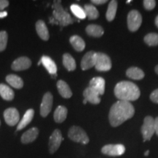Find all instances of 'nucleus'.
I'll return each instance as SVG.
<instances>
[{"label": "nucleus", "instance_id": "f257e3e1", "mask_svg": "<svg viewBox=\"0 0 158 158\" xmlns=\"http://www.w3.org/2000/svg\"><path fill=\"white\" fill-rule=\"evenodd\" d=\"M135 114V108L130 102L118 100L110 108L109 122L112 127H118L132 118Z\"/></svg>", "mask_w": 158, "mask_h": 158}, {"label": "nucleus", "instance_id": "f03ea898", "mask_svg": "<svg viewBox=\"0 0 158 158\" xmlns=\"http://www.w3.org/2000/svg\"><path fill=\"white\" fill-rule=\"evenodd\" d=\"M114 94L118 100L130 102L138 99L141 92L137 85L133 82L121 81L116 85Z\"/></svg>", "mask_w": 158, "mask_h": 158}, {"label": "nucleus", "instance_id": "7ed1b4c3", "mask_svg": "<svg viewBox=\"0 0 158 158\" xmlns=\"http://www.w3.org/2000/svg\"><path fill=\"white\" fill-rule=\"evenodd\" d=\"M53 7L54 10L53 13V19L50 20L51 23H56L62 27H66L73 23V20L70 15L62 7L61 1H54Z\"/></svg>", "mask_w": 158, "mask_h": 158}, {"label": "nucleus", "instance_id": "20e7f679", "mask_svg": "<svg viewBox=\"0 0 158 158\" xmlns=\"http://www.w3.org/2000/svg\"><path fill=\"white\" fill-rule=\"evenodd\" d=\"M68 138L71 141L82 144H87L89 142V138L85 130L78 126H73L70 128Z\"/></svg>", "mask_w": 158, "mask_h": 158}, {"label": "nucleus", "instance_id": "39448f33", "mask_svg": "<svg viewBox=\"0 0 158 158\" xmlns=\"http://www.w3.org/2000/svg\"><path fill=\"white\" fill-rule=\"evenodd\" d=\"M141 133L143 138V141H149L155 133V119L152 116H148L143 120V124L141 127Z\"/></svg>", "mask_w": 158, "mask_h": 158}, {"label": "nucleus", "instance_id": "423d86ee", "mask_svg": "<svg viewBox=\"0 0 158 158\" xmlns=\"http://www.w3.org/2000/svg\"><path fill=\"white\" fill-rule=\"evenodd\" d=\"M142 23V16L138 10H131L127 15L128 29L131 31H137L141 27Z\"/></svg>", "mask_w": 158, "mask_h": 158}, {"label": "nucleus", "instance_id": "0eeeda50", "mask_svg": "<svg viewBox=\"0 0 158 158\" xmlns=\"http://www.w3.org/2000/svg\"><path fill=\"white\" fill-rule=\"evenodd\" d=\"M112 64L110 57L103 53H97L95 62L96 70L98 71H108L111 68Z\"/></svg>", "mask_w": 158, "mask_h": 158}, {"label": "nucleus", "instance_id": "6e6552de", "mask_svg": "<svg viewBox=\"0 0 158 158\" xmlns=\"http://www.w3.org/2000/svg\"><path fill=\"white\" fill-rule=\"evenodd\" d=\"M63 141L62 135L61 131L59 129H56L53 132L49 138L48 149L50 154H54L58 150L60 147L62 141Z\"/></svg>", "mask_w": 158, "mask_h": 158}, {"label": "nucleus", "instance_id": "1a4fd4ad", "mask_svg": "<svg viewBox=\"0 0 158 158\" xmlns=\"http://www.w3.org/2000/svg\"><path fill=\"white\" fill-rule=\"evenodd\" d=\"M125 152V147L122 144H108L102 148L101 152L108 156H121Z\"/></svg>", "mask_w": 158, "mask_h": 158}, {"label": "nucleus", "instance_id": "9d476101", "mask_svg": "<svg viewBox=\"0 0 158 158\" xmlns=\"http://www.w3.org/2000/svg\"><path fill=\"white\" fill-rule=\"evenodd\" d=\"M53 106V95L51 92H46L43 96L42 102L40 105V115L43 117H46L52 109Z\"/></svg>", "mask_w": 158, "mask_h": 158}, {"label": "nucleus", "instance_id": "9b49d317", "mask_svg": "<svg viewBox=\"0 0 158 158\" xmlns=\"http://www.w3.org/2000/svg\"><path fill=\"white\" fill-rule=\"evenodd\" d=\"M5 122L9 126H15L19 123L20 119L19 112L16 108H9L4 111Z\"/></svg>", "mask_w": 158, "mask_h": 158}, {"label": "nucleus", "instance_id": "f8f14e48", "mask_svg": "<svg viewBox=\"0 0 158 158\" xmlns=\"http://www.w3.org/2000/svg\"><path fill=\"white\" fill-rule=\"evenodd\" d=\"M97 59V52L89 51L83 56L81 62V67L83 70H86L93 68L95 65Z\"/></svg>", "mask_w": 158, "mask_h": 158}, {"label": "nucleus", "instance_id": "ddd939ff", "mask_svg": "<svg viewBox=\"0 0 158 158\" xmlns=\"http://www.w3.org/2000/svg\"><path fill=\"white\" fill-rule=\"evenodd\" d=\"M31 65V61L27 56H21L15 59L11 65L12 70L21 71L29 69Z\"/></svg>", "mask_w": 158, "mask_h": 158}, {"label": "nucleus", "instance_id": "4468645a", "mask_svg": "<svg viewBox=\"0 0 158 158\" xmlns=\"http://www.w3.org/2000/svg\"><path fill=\"white\" fill-rule=\"evenodd\" d=\"M39 135V130L37 127H32L26 131L21 136V141L23 144H28L32 143L37 139Z\"/></svg>", "mask_w": 158, "mask_h": 158}, {"label": "nucleus", "instance_id": "2eb2a0df", "mask_svg": "<svg viewBox=\"0 0 158 158\" xmlns=\"http://www.w3.org/2000/svg\"><path fill=\"white\" fill-rule=\"evenodd\" d=\"M105 86L106 81L101 77H95L93 78L89 82V87L96 91L100 95H102L105 92Z\"/></svg>", "mask_w": 158, "mask_h": 158}, {"label": "nucleus", "instance_id": "dca6fc26", "mask_svg": "<svg viewBox=\"0 0 158 158\" xmlns=\"http://www.w3.org/2000/svg\"><path fill=\"white\" fill-rule=\"evenodd\" d=\"M83 94H84L85 100H87V102H89L90 103L97 105L100 102V94L89 86L85 89Z\"/></svg>", "mask_w": 158, "mask_h": 158}, {"label": "nucleus", "instance_id": "f3484780", "mask_svg": "<svg viewBox=\"0 0 158 158\" xmlns=\"http://www.w3.org/2000/svg\"><path fill=\"white\" fill-rule=\"evenodd\" d=\"M35 28L38 36L40 37L43 40L47 41L48 40L50 35H49L48 29L47 28L46 24L43 20H39L37 21L36 25H35Z\"/></svg>", "mask_w": 158, "mask_h": 158}, {"label": "nucleus", "instance_id": "a211bd4d", "mask_svg": "<svg viewBox=\"0 0 158 158\" xmlns=\"http://www.w3.org/2000/svg\"><path fill=\"white\" fill-rule=\"evenodd\" d=\"M35 115V110L33 109H29L26 111V113L23 115L22 119L19 122V123L18 124L16 131H19V130H23V128L27 127L28 124L31 122V120L33 119Z\"/></svg>", "mask_w": 158, "mask_h": 158}, {"label": "nucleus", "instance_id": "6ab92c4d", "mask_svg": "<svg viewBox=\"0 0 158 158\" xmlns=\"http://www.w3.org/2000/svg\"><path fill=\"white\" fill-rule=\"evenodd\" d=\"M41 62L45 67V68L48 70L51 75H56L57 72V67L56 63L54 62L52 59L49 56H43L41 58Z\"/></svg>", "mask_w": 158, "mask_h": 158}, {"label": "nucleus", "instance_id": "aec40b11", "mask_svg": "<svg viewBox=\"0 0 158 158\" xmlns=\"http://www.w3.org/2000/svg\"><path fill=\"white\" fill-rule=\"evenodd\" d=\"M57 89H58L59 93L64 98H70L73 95L72 91H71L70 86L66 82L62 80H59L57 82Z\"/></svg>", "mask_w": 158, "mask_h": 158}, {"label": "nucleus", "instance_id": "412c9836", "mask_svg": "<svg viewBox=\"0 0 158 158\" xmlns=\"http://www.w3.org/2000/svg\"><path fill=\"white\" fill-rule=\"evenodd\" d=\"M0 96L7 101H11L15 97V93L10 87L4 84H0Z\"/></svg>", "mask_w": 158, "mask_h": 158}, {"label": "nucleus", "instance_id": "4be33fe9", "mask_svg": "<svg viewBox=\"0 0 158 158\" xmlns=\"http://www.w3.org/2000/svg\"><path fill=\"white\" fill-rule=\"evenodd\" d=\"M68 115V109L66 107L59 106L56 108L54 114V118L57 123H62L66 119Z\"/></svg>", "mask_w": 158, "mask_h": 158}, {"label": "nucleus", "instance_id": "5701e85b", "mask_svg": "<svg viewBox=\"0 0 158 158\" xmlns=\"http://www.w3.org/2000/svg\"><path fill=\"white\" fill-rule=\"evenodd\" d=\"M86 31L88 35L94 37H100L104 34V30L100 26L90 24L86 27Z\"/></svg>", "mask_w": 158, "mask_h": 158}, {"label": "nucleus", "instance_id": "b1692460", "mask_svg": "<svg viewBox=\"0 0 158 158\" xmlns=\"http://www.w3.org/2000/svg\"><path fill=\"white\" fill-rule=\"evenodd\" d=\"M6 81L11 86L18 89H21L23 86V80L19 76H16V75H8V76L6 77Z\"/></svg>", "mask_w": 158, "mask_h": 158}, {"label": "nucleus", "instance_id": "393cba45", "mask_svg": "<svg viewBox=\"0 0 158 158\" xmlns=\"http://www.w3.org/2000/svg\"><path fill=\"white\" fill-rule=\"evenodd\" d=\"M70 42L73 48L77 51H84L85 46H86L84 40L78 35H73L70 38Z\"/></svg>", "mask_w": 158, "mask_h": 158}, {"label": "nucleus", "instance_id": "a878e982", "mask_svg": "<svg viewBox=\"0 0 158 158\" xmlns=\"http://www.w3.org/2000/svg\"><path fill=\"white\" fill-rule=\"evenodd\" d=\"M126 75L130 78L134 79V80H141V79H143L145 76L143 70L135 67L128 69L126 72Z\"/></svg>", "mask_w": 158, "mask_h": 158}, {"label": "nucleus", "instance_id": "bb28decb", "mask_svg": "<svg viewBox=\"0 0 158 158\" xmlns=\"http://www.w3.org/2000/svg\"><path fill=\"white\" fill-rule=\"evenodd\" d=\"M63 64L68 71H73L76 68V63L73 57L69 54L63 55Z\"/></svg>", "mask_w": 158, "mask_h": 158}, {"label": "nucleus", "instance_id": "cd10ccee", "mask_svg": "<svg viewBox=\"0 0 158 158\" xmlns=\"http://www.w3.org/2000/svg\"><path fill=\"white\" fill-rule=\"evenodd\" d=\"M118 3L115 0H112L108 5L107 12H106V19L108 21H112L116 16V10H117Z\"/></svg>", "mask_w": 158, "mask_h": 158}, {"label": "nucleus", "instance_id": "c85d7f7f", "mask_svg": "<svg viewBox=\"0 0 158 158\" xmlns=\"http://www.w3.org/2000/svg\"><path fill=\"white\" fill-rule=\"evenodd\" d=\"M84 11L86 13V17H88L89 19L94 20L97 19L99 16V12L94 5H85L84 6Z\"/></svg>", "mask_w": 158, "mask_h": 158}, {"label": "nucleus", "instance_id": "c756f323", "mask_svg": "<svg viewBox=\"0 0 158 158\" xmlns=\"http://www.w3.org/2000/svg\"><path fill=\"white\" fill-rule=\"evenodd\" d=\"M70 10L72 11V13L75 15V16L78 18L79 19H86V15L85 13L84 9L82 8L81 6L76 4H73L70 6Z\"/></svg>", "mask_w": 158, "mask_h": 158}, {"label": "nucleus", "instance_id": "7c9ffc66", "mask_svg": "<svg viewBox=\"0 0 158 158\" xmlns=\"http://www.w3.org/2000/svg\"><path fill=\"white\" fill-rule=\"evenodd\" d=\"M144 41L149 46H156L158 45V34L156 33H149L144 37Z\"/></svg>", "mask_w": 158, "mask_h": 158}, {"label": "nucleus", "instance_id": "2f4dec72", "mask_svg": "<svg viewBox=\"0 0 158 158\" xmlns=\"http://www.w3.org/2000/svg\"><path fill=\"white\" fill-rule=\"evenodd\" d=\"M8 35L5 31H0V51L5 50L7 44Z\"/></svg>", "mask_w": 158, "mask_h": 158}, {"label": "nucleus", "instance_id": "473e14b6", "mask_svg": "<svg viewBox=\"0 0 158 158\" xmlns=\"http://www.w3.org/2000/svg\"><path fill=\"white\" fill-rule=\"evenodd\" d=\"M143 6L145 9L148 10H152L155 7L156 2L155 0H144Z\"/></svg>", "mask_w": 158, "mask_h": 158}, {"label": "nucleus", "instance_id": "72a5a7b5", "mask_svg": "<svg viewBox=\"0 0 158 158\" xmlns=\"http://www.w3.org/2000/svg\"><path fill=\"white\" fill-rule=\"evenodd\" d=\"M150 99L155 103H158V89L153 91L152 93L150 94Z\"/></svg>", "mask_w": 158, "mask_h": 158}, {"label": "nucleus", "instance_id": "f704fd0d", "mask_svg": "<svg viewBox=\"0 0 158 158\" xmlns=\"http://www.w3.org/2000/svg\"><path fill=\"white\" fill-rule=\"evenodd\" d=\"M9 5V2L7 0H0V11L3 10Z\"/></svg>", "mask_w": 158, "mask_h": 158}, {"label": "nucleus", "instance_id": "c9c22d12", "mask_svg": "<svg viewBox=\"0 0 158 158\" xmlns=\"http://www.w3.org/2000/svg\"><path fill=\"white\" fill-rule=\"evenodd\" d=\"M91 2L94 5H102V4L107 2V0H92Z\"/></svg>", "mask_w": 158, "mask_h": 158}, {"label": "nucleus", "instance_id": "e433bc0d", "mask_svg": "<svg viewBox=\"0 0 158 158\" xmlns=\"http://www.w3.org/2000/svg\"><path fill=\"white\" fill-rule=\"evenodd\" d=\"M155 133L158 136V116L155 119Z\"/></svg>", "mask_w": 158, "mask_h": 158}, {"label": "nucleus", "instance_id": "4c0bfd02", "mask_svg": "<svg viewBox=\"0 0 158 158\" xmlns=\"http://www.w3.org/2000/svg\"><path fill=\"white\" fill-rule=\"evenodd\" d=\"M7 15V13L6 11H0V19H3Z\"/></svg>", "mask_w": 158, "mask_h": 158}, {"label": "nucleus", "instance_id": "58836bf2", "mask_svg": "<svg viewBox=\"0 0 158 158\" xmlns=\"http://www.w3.org/2000/svg\"><path fill=\"white\" fill-rule=\"evenodd\" d=\"M155 24H156V26H157V28H158V15H157V17H156V19H155Z\"/></svg>", "mask_w": 158, "mask_h": 158}, {"label": "nucleus", "instance_id": "ea45409f", "mask_svg": "<svg viewBox=\"0 0 158 158\" xmlns=\"http://www.w3.org/2000/svg\"><path fill=\"white\" fill-rule=\"evenodd\" d=\"M149 154V150H147V151L145 152V153H144V156H148Z\"/></svg>", "mask_w": 158, "mask_h": 158}, {"label": "nucleus", "instance_id": "a19ab883", "mask_svg": "<svg viewBox=\"0 0 158 158\" xmlns=\"http://www.w3.org/2000/svg\"><path fill=\"white\" fill-rule=\"evenodd\" d=\"M155 72L156 73L158 74V65H157V66L155 67Z\"/></svg>", "mask_w": 158, "mask_h": 158}, {"label": "nucleus", "instance_id": "79ce46f5", "mask_svg": "<svg viewBox=\"0 0 158 158\" xmlns=\"http://www.w3.org/2000/svg\"><path fill=\"white\" fill-rule=\"evenodd\" d=\"M86 102H87V100H85V99H84V104H86Z\"/></svg>", "mask_w": 158, "mask_h": 158}, {"label": "nucleus", "instance_id": "37998d69", "mask_svg": "<svg viewBox=\"0 0 158 158\" xmlns=\"http://www.w3.org/2000/svg\"><path fill=\"white\" fill-rule=\"evenodd\" d=\"M130 2H131V1H130V0H129V1H127V3L129 4V3Z\"/></svg>", "mask_w": 158, "mask_h": 158}, {"label": "nucleus", "instance_id": "c03bdc74", "mask_svg": "<svg viewBox=\"0 0 158 158\" xmlns=\"http://www.w3.org/2000/svg\"><path fill=\"white\" fill-rule=\"evenodd\" d=\"M0 124H1V122H0Z\"/></svg>", "mask_w": 158, "mask_h": 158}]
</instances>
